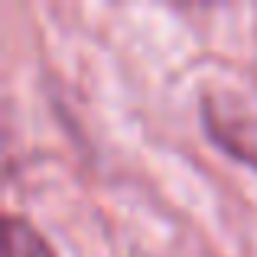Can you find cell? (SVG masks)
<instances>
[{
	"mask_svg": "<svg viewBox=\"0 0 257 257\" xmlns=\"http://www.w3.org/2000/svg\"><path fill=\"white\" fill-rule=\"evenodd\" d=\"M7 257H52L39 231L17 215H7Z\"/></svg>",
	"mask_w": 257,
	"mask_h": 257,
	"instance_id": "1",
	"label": "cell"
}]
</instances>
